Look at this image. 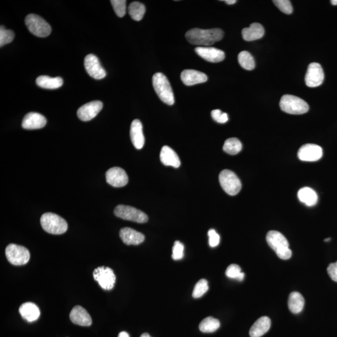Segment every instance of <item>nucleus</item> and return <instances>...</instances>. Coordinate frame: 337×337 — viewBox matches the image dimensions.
<instances>
[{
	"label": "nucleus",
	"instance_id": "obj_37",
	"mask_svg": "<svg viewBox=\"0 0 337 337\" xmlns=\"http://www.w3.org/2000/svg\"><path fill=\"white\" fill-rule=\"evenodd\" d=\"M273 2L284 14H289L293 12L292 5L288 0H275Z\"/></svg>",
	"mask_w": 337,
	"mask_h": 337
},
{
	"label": "nucleus",
	"instance_id": "obj_31",
	"mask_svg": "<svg viewBox=\"0 0 337 337\" xmlns=\"http://www.w3.org/2000/svg\"><path fill=\"white\" fill-rule=\"evenodd\" d=\"M242 145L238 138H230L226 140L224 144L223 150L228 154L235 155L238 154L242 150Z\"/></svg>",
	"mask_w": 337,
	"mask_h": 337
},
{
	"label": "nucleus",
	"instance_id": "obj_27",
	"mask_svg": "<svg viewBox=\"0 0 337 337\" xmlns=\"http://www.w3.org/2000/svg\"><path fill=\"white\" fill-rule=\"evenodd\" d=\"M36 84L44 89H58L64 84V80L60 77L52 78L48 76H40L37 78Z\"/></svg>",
	"mask_w": 337,
	"mask_h": 337
},
{
	"label": "nucleus",
	"instance_id": "obj_1",
	"mask_svg": "<svg viewBox=\"0 0 337 337\" xmlns=\"http://www.w3.org/2000/svg\"><path fill=\"white\" fill-rule=\"evenodd\" d=\"M224 32L218 28L202 30L193 28L186 34V38L190 44L208 47L220 41L223 38Z\"/></svg>",
	"mask_w": 337,
	"mask_h": 337
},
{
	"label": "nucleus",
	"instance_id": "obj_9",
	"mask_svg": "<svg viewBox=\"0 0 337 337\" xmlns=\"http://www.w3.org/2000/svg\"><path fill=\"white\" fill-rule=\"evenodd\" d=\"M114 213L118 218L140 224L148 222V217L142 211L132 206L119 205L115 208Z\"/></svg>",
	"mask_w": 337,
	"mask_h": 337
},
{
	"label": "nucleus",
	"instance_id": "obj_35",
	"mask_svg": "<svg viewBox=\"0 0 337 337\" xmlns=\"http://www.w3.org/2000/svg\"><path fill=\"white\" fill-rule=\"evenodd\" d=\"M14 34L10 30L5 29L4 26L0 28V46L2 47L10 44L14 40Z\"/></svg>",
	"mask_w": 337,
	"mask_h": 337
},
{
	"label": "nucleus",
	"instance_id": "obj_44",
	"mask_svg": "<svg viewBox=\"0 0 337 337\" xmlns=\"http://www.w3.org/2000/svg\"><path fill=\"white\" fill-rule=\"evenodd\" d=\"M140 337H152L150 336V334H148L147 333H144L142 334V336Z\"/></svg>",
	"mask_w": 337,
	"mask_h": 337
},
{
	"label": "nucleus",
	"instance_id": "obj_25",
	"mask_svg": "<svg viewBox=\"0 0 337 337\" xmlns=\"http://www.w3.org/2000/svg\"><path fill=\"white\" fill-rule=\"evenodd\" d=\"M19 312L22 318L29 322L37 320L40 316L39 308L32 302L22 304L19 308Z\"/></svg>",
	"mask_w": 337,
	"mask_h": 337
},
{
	"label": "nucleus",
	"instance_id": "obj_15",
	"mask_svg": "<svg viewBox=\"0 0 337 337\" xmlns=\"http://www.w3.org/2000/svg\"><path fill=\"white\" fill-rule=\"evenodd\" d=\"M106 181L114 188L124 187L128 182V176L122 168L114 167L110 168L106 174Z\"/></svg>",
	"mask_w": 337,
	"mask_h": 337
},
{
	"label": "nucleus",
	"instance_id": "obj_18",
	"mask_svg": "<svg viewBox=\"0 0 337 337\" xmlns=\"http://www.w3.org/2000/svg\"><path fill=\"white\" fill-rule=\"evenodd\" d=\"M120 236L123 242L128 246H138L144 242V236L142 233L130 228L120 230Z\"/></svg>",
	"mask_w": 337,
	"mask_h": 337
},
{
	"label": "nucleus",
	"instance_id": "obj_46",
	"mask_svg": "<svg viewBox=\"0 0 337 337\" xmlns=\"http://www.w3.org/2000/svg\"><path fill=\"white\" fill-rule=\"evenodd\" d=\"M330 238H326V240H324V241H325V242H328V241H330Z\"/></svg>",
	"mask_w": 337,
	"mask_h": 337
},
{
	"label": "nucleus",
	"instance_id": "obj_28",
	"mask_svg": "<svg viewBox=\"0 0 337 337\" xmlns=\"http://www.w3.org/2000/svg\"><path fill=\"white\" fill-rule=\"evenodd\" d=\"M305 300L303 296L298 292H293L290 294L288 300L289 310L293 314H299L303 310Z\"/></svg>",
	"mask_w": 337,
	"mask_h": 337
},
{
	"label": "nucleus",
	"instance_id": "obj_20",
	"mask_svg": "<svg viewBox=\"0 0 337 337\" xmlns=\"http://www.w3.org/2000/svg\"><path fill=\"white\" fill-rule=\"evenodd\" d=\"M130 140L132 144L137 150L142 149L144 146L145 139L142 132V125L140 120H133L130 125Z\"/></svg>",
	"mask_w": 337,
	"mask_h": 337
},
{
	"label": "nucleus",
	"instance_id": "obj_21",
	"mask_svg": "<svg viewBox=\"0 0 337 337\" xmlns=\"http://www.w3.org/2000/svg\"><path fill=\"white\" fill-rule=\"evenodd\" d=\"M180 78L185 85L192 86L207 82L208 78L204 72L194 70H186L181 74Z\"/></svg>",
	"mask_w": 337,
	"mask_h": 337
},
{
	"label": "nucleus",
	"instance_id": "obj_24",
	"mask_svg": "<svg viewBox=\"0 0 337 337\" xmlns=\"http://www.w3.org/2000/svg\"><path fill=\"white\" fill-rule=\"evenodd\" d=\"M265 34L262 25L258 22H254L248 28H244L242 31L243 39L245 41L252 42L262 38Z\"/></svg>",
	"mask_w": 337,
	"mask_h": 337
},
{
	"label": "nucleus",
	"instance_id": "obj_23",
	"mask_svg": "<svg viewBox=\"0 0 337 337\" xmlns=\"http://www.w3.org/2000/svg\"><path fill=\"white\" fill-rule=\"evenodd\" d=\"M270 326V319L268 316H262L251 326L250 331V337H260L264 336L269 330Z\"/></svg>",
	"mask_w": 337,
	"mask_h": 337
},
{
	"label": "nucleus",
	"instance_id": "obj_22",
	"mask_svg": "<svg viewBox=\"0 0 337 337\" xmlns=\"http://www.w3.org/2000/svg\"><path fill=\"white\" fill-rule=\"evenodd\" d=\"M160 162L166 166L178 168L180 166V160L176 152L170 147H162L160 153Z\"/></svg>",
	"mask_w": 337,
	"mask_h": 337
},
{
	"label": "nucleus",
	"instance_id": "obj_39",
	"mask_svg": "<svg viewBox=\"0 0 337 337\" xmlns=\"http://www.w3.org/2000/svg\"><path fill=\"white\" fill-rule=\"evenodd\" d=\"M211 116H212L214 120H216V122L221 123V124L227 122L228 120L227 113L222 112L220 110H213L211 112Z\"/></svg>",
	"mask_w": 337,
	"mask_h": 337
},
{
	"label": "nucleus",
	"instance_id": "obj_36",
	"mask_svg": "<svg viewBox=\"0 0 337 337\" xmlns=\"http://www.w3.org/2000/svg\"><path fill=\"white\" fill-rule=\"evenodd\" d=\"M116 14L122 18L126 12V0H112L110 1Z\"/></svg>",
	"mask_w": 337,
	"mask_h": 337
},
{
	"label": "nucleus",
	"instance_id": "obj_38",
	"mask_svg": "<svg viewBox=\"0 0 337 337\" xmlns=\"http://www.w3.org/2000/svg\"><path fill=\"white\" fill-rule=\"evenodd\" d=\"M184 250V247L180 241H176L172 248V258L174 260H180L183 258Z\"/></svg>",
	"mask_w": 337,
	"mask_h": 337
},
{
	"label": "nucleus",
	"instance_id": "obj_2",
	"mask_svg": "<svg viewBox=\"0 0 337 337\" xmlns=\"http://www.w3.org/2000/svg\"><path fill=\"white\" fill-rule=\"evenodd\" d=\"M266 240L279 258L283 260L290 258L292 252L289 248V243L280 232L276 230L269 231L266 236Z\"/></svg>",
	"mask_w": 337,
	"mask_h": 337
},
{
	"label": "nucleus",
	"instance_id": "obj_34",
	"mask_svg": "<svg viewBox=\"0 0 337 337\" xmlns=\"http://www.w3.org/2000/svg\"><path fill=\"white\" fill-rule=\"evenodd\" d=\"M208 290V281L206 279H200L195 286L192 292V296L194 298H200L204 295Z\"/></svg>",
	"mask_w": 337,
	"mask_h": 337
},
{
	"label": "nucleus",
	"instance_id": "obj_43",
	"mask_svg": "<svg viewBox=\"0 0 337 337\" xmlns=\"http://www.w3.org/2000/svg\"><path fill=\"white\" fill-rule=\"evenodd\" d=\"M224 2L228 4H235L237 1L236 0H225Z\"/></svg>",
	"mask_w": 337,
	"mask_h": 337
},
{
	"label": "nucleus",
	"instance_id": "obj_16",
	"mask_svg": "<svg viewBox=\"0 0 337 337\" xmlns=\"http://www.w3.org/2000/svg\"><path fill=\"white\" fill-rule=\"evenodd\" d=\"M195 52L198 56L210 62H218L225 59L224 52L212 47L196 48Z\"/></svg>",
	"mask_w": 337,
	"mask_h": 337
},
{
	"label": "nucleus",
	"instance_id": "obj_41",
	"mask_svg": "<svg viewBox=\"0 0 337 337\" xmlns=\"http://www.w3.org/2000/svg\"><path fill=\"white\" fill-rule=\"evenodd\" d=\"M328 272L330 278L337 282V261L336 262L332 263L328 266Z\"/></svg>",
	"mask_w": 337,
	"mask_h": 337
},
{
	"label": "nucleus",
	"instance_id": "obj_13",
	"mask_svg": "<svg viewBox=\"0 0 337 337\" xmlns=\"http://www.w3.org/2000/svg\"><path fill=\"white\" fill-rule=\"evenodd\" d=\"M323 156V150L320 146L314 144L302 146L298 152L299 160L302 162H318Z\"/></svg>",
	"mask_w": 337,
	"mask_h": 337
},
{
	"label": "nucleus",
	"instance_id": "obj_32",
	"mask_svg": "<svg viewBox=\"0 0 337 337\" xmlns=\"http://www.w3.org/2000/svg\"><path fill=\"white\" fill-rule=\"evenodd\" d=\"M238 61L241 66L246 70H252L255 68V61L252 54L248 52H240L238 56Z\"/></svg>",
	"mask_w": 337,
	"mask_h": 337
},
{
	"label": "nucleus",
	"instance_id": "obj_17",
	"mask_svg": "<svg viewBox=\"0 0 337 337\" xmlns=\"http://www.w3.org/2000/svg\"><path fill=\"white\" fill-rule=\"evenodd\" d=\"M47 120L44 116L38 112H29L22 122V127L25 130H38L46 126Z\"/></svg>",
	"mask_w": 337,
	"mask_h": 337
},
{
	"label": "nucleus",
	"instance_id": "obj_19",
	"mask_svg": "<svg viewBox=\"0 0 337 337\" xmlns=\"http://www.w3.org/2000/svg\"><path fill=\"white\" fill-rule=\"evenodd\" d=\"M70 318L72 323L78 326H88L92 324V319L90 314L84 308L80 306H75L72 309Z\"/></svg>",
	"mask_w": 337,
	"mask_h": 337
},
{
	"label": "nucleus",
	"instance_id": "obj_12",
	"mask_svg": "<svg viewBox=\"0 0 337 337\" xmlns=\"http://www.w3.org/2000/svg\"><path fill=\"white\" fill-rule=\"evenodd\" d=\"M84 62L86 70L92 78L102 80L106 76V72L100 65L99 59L94 54L87 55Z\"/></svg>",
	"mask_w": 337,
	"mask_h": 337
},
{
	"label": "nucleus",
	"instance_id": "obj_11",
	"mask_svg": "<svg viewBox=\"0 0 337 337\" xmlns=\"http://www.w3.org/2000/svg\"><path fill=\"white\" fill-rule=\"evenodd\" d=\"M324 72L321 65L318 62H312L308 65L306 74L305 81L308 87H318L323 84Z\"/></svg>",
	"mask_w": 337,
	"mask_h": 337
},
{
	"label": "nucleus",
	"instance_id": "obj_14",
	"mask_svg": "<svg viewBox=\"0 0 337 337\" xmlns=\"http://www.w3.org/2000/svg\"><path fill=\"white\" fill-rule=\"evenodd\" d=\"M102 107V102L100 100L88 102L79 108L77 112L78 116L82 122H89L96 116Z\"/></svg>",
	"mask_w": 337,
	"mask_h": 337
},
{
	"label": "nucleus",
	"instance_id": "obj_30",
	"mask_svg": "<svg viewBox=\"0 0 337 337\" xmlns=\"http://www.w3.org/2000/svg\"><path fill=\"white\" fill-rule=\"evenodd\" d=\"M128 12L132 19L135 21H140L144 17L146 8L142 2H132L128 8Z\"/></svg>",
	"mask_w": 337,
	"mask_h": 337
},
{
	"label": "nucleus",
	"instance_id": "obj_45",
	"mask_svg": "<svg viewBox=\"0 0 337 337\" xmlns=\"http://www.w3.org/2000/svg\"><path fill=\"white\" fill-rule=\"evenodd\" d=\"M330 2L333 5H337V0H332Z\"/></svg>",
	"mask_w": 337,
	"mask_h": 337
},
{
	"label": "nucleus",
	"instance_id": "obj_3",
	"mask_svg": "<svg viewBox=\"0 0 337 337\" xmlns=\"http://www.w3.org/2000/svg\"><path fill=\"white\" fill-rule=\"evenodd\" d=\"M42 227L46 232L60 235L66 232L68 224L64 218L56 214L44 213L40 220Z\"/></svg>",
	"mask_w": 337,
	"mask_h": 337
},
{
	"label": "nucleus",
	"instance_id": "obj_40",
	"mask_svg": "<svg viewBox=\"0 0 337 337\" xmlns=\"http://www.w3.org/2000/svg\"><path fill=\"white\" fill-rule=\"evenodd\" d=\"M208 243L211 248L217 247L220 244V236L214 230H210L208 232Z\"/></svg>",
	"mask_w": 337,
	"mask_h": 337
},
{
	"label": "nucleus",
	"instance_id": "obj_4",
	"mask_svg": "<svg viewBox=\"0 0 337 337\" xmlns=\"http://www.w3.org/2000/svg\"><path fill=\"white\" fill-rule=\"evenodd\" d=\"M152 85L156 92L163 102L168 105L174 103L172 88L166 76L162 72H157L152 77Z\"/></svg>",
	"mask_w": 337,
	"mask_h": 337
},
{
	"label": "nucleus",
	"instance_id": "obj_10",
	"mask_svg": "<svg viewBox=\"0 0 337 337\" xmlns=\"http://www.w3.org/2000/svg\"><path fill=\"white\" fill-rule=\"evenodd\" d=\"M93 278L104 290H110L114 288L116 276L112 268L104 266H99L93 272Z\"/></svg>",
	"mask_w": 337,
	"mask_h": 337
},
{
	"label": "nucleus",
	"instance_id": "obj_6",
	"mask_svg": "<svg viewBox=\"0 0 337 337\" xmlns=\"http://www.w3.org/2000/svg\"><path fill=\"white\" fill-rule=\"evenodd\" d=\"M25 24L29 31L38 37H47L52 32L50 25L42 18L37 14L28 15L25 18Z\"/></svg>",
	"mask_w": 337,
	"mask_h": 337
},
{
	"label": "nucleus",
	"instance_id": "obj_7",
	"mask_svg": "<svg viewBox=\"0 0 337 337\" xmlns=\"http://www.w3.org/2000/svg\"><path fill=\"white\" fill-rule=\"evenodd\" d=\"M218 180L221 187L228 195H237L242 188V184L240 178L230 170H225L221 171Z\"/></svg>",
	"mask_w": 337,
	"mask_h": 337
},
{
	"label": "nucleus",
	"instance_id": "obj_26",
	"mask_svg": "<svg viewBox=\"0 0 337 337\" xmlns=\"http://www.w3.org/2000/svg\"><path fill=\"white\" fill-rule=\"evenodd\" d=\"M298 200L309 207L316 205L318 202V196L316 191L308 187L301 188L298 192Z\"/></svg>",
	"mask_w": 337,
	"mask_h": 337
},
{
	"label": "nucleus",
	"instance_id": "obj_8",
	"mask_svg": "<svg viewBox=\"0 0 337 337\" xmlns=\"http://www.w3.org/2000/svg\"><path fill=\"white\" fill-rule=\"evenodd\" d=\"M8 260L14 266L25 265L30 258L29 250L24 246L10 244L5 250Z\"/></svg>",
	"mask_w": 337,
	"mask_h": 337
},
{
	"label": "nucleus",
	"instance_id": "obj_33",
	"mask_svg": "<svg viewBox=\"0 0 337 337\" xmlns=\"http://www.w3.org/2000/svg\"><path fill=\"white\" fill-rule=\"evenodd\" d=\"M226 275L228 278L237 279L238 281H242L244 278V273L241 272V268L237 264H231L226 271Z\"/></svg>",
	"mask_w": 337,
	"mask_h": 337
},
{
	"label": "nucleus",
	"instance_id": "obj_42",
	"mask_svg": "<svg viewBox=\"0 0 337 337\" xmlns=\"http://www.w3.org/2000/svg\"><path fill=\"white\" fill-rule=\"evenodd\" d=\"M118 337H130L129 334L126 332H122L120 333Z\"/></svg>",
	"mask_w": 337,
	"mask_h": 337
},
{
	"label": "nucleus",
	"instance_id": "obj_5",
	"mask_svg": "<svg viewBox=\"0 0 337 337\" xmlns=\"http://www.w3.org/2000/svg\"><path fill=\"white\" fill-rule=\"evenodd\" d=\"M280 107L284 112L291 114H302L308 112L309 106L305 100L296 96L286 94L282 97Z\"/></svg>",
	"mask_w": 337,
	"mask_h": 337
},
{
	"label": "nucleus",
	"instance_id": "obj_29",
	"mask_svg": "<svg viewBox=\"0 0 337 337\" xmlns=\"http://www.w3.org/2000/svg\"><path fill=\"white\" fill-rule=\"evenodd\" d=\"M220 326V320L212 316H208L201 322L198 328L203 333H212L217 330Z\"/></svg>",
	"mask_w": 337,
	"mask_h": 337
}]
</instances>
